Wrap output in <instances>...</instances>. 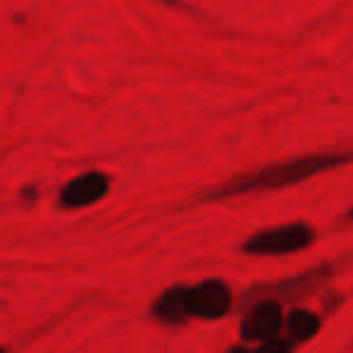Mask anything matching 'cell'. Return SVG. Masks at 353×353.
Returning a JSON list of instances; mask_svg holds the SVG:
<instances>
[{
    "mask_svg": "<svg viewBox=\"0 0 353 353\" xmlns=\"http://www.w3.org/2000/svg\"><path fill=\"white\" fill-rule=\"evenodd\" d=\"M353 162V152L348 150H329V152H310V155L290 157V160L269 162L259 170L242 172L237 176H230L228 182L208 189L199 196L201 203H221L230 199L250 196V194H266L281 192V189L298 187L312 176L327 174L332 170Z\"/></svg>",
    "mask_w": 353,
    "mask_h": 353,
    "instance_id": "obj_1",
    "label": "cell"
},
{
    "mask_svg": "<svg viewBox=\"0 0 353 353\" xmlns=\"http://www.w3.org/2000/svg\"><path fill=\"white\" fill-rule=\"evenodd\" d=\"M314 237L317 232L307 223H283L250 235L240 250L247 256H285L310 250L314 245Z\"/></svg>",
    "mask_w": 353,
    "mask_h": 353,
    "instance_id": "obj_2",
    "label": "cell"
},
{
    "mask_svg": "<svg viewBox=\"0 0 353 353\" xmlns=\"http://www.w3.org/2000/svg\"><path fill=\"white\" fill-rule=\"evenodd\" d=\"M184 310L189 319L216 322L232 310L230 285L221 279H206L184 288Z\"/></svg>",
    "mask_w": 353,
    "mask_h": 353,
    "instance_id": "obj_3",
    "label": "cell"
},
{
    "mask_svg": "<svg viewBox=\"0 0 353 353\" xmlns=\"http://www.w3.org/2000/svg\"><path fill=\"white\" fill-rule=\"evenodd\" d=\"M112 179L109 174L99 170H90L83 174L73 176L63 184L59 194V206L65 211H80V208H90L94 203H99L109 194Z\"/></svg>",
    "mask_w": 353,
    "mask_h": 353,
    "instance_id": "obj_4",
    "label": "cell"
},
{
    "mask_svg": "<svg viewBox=\"0 0 353 353\" xmlns=\"http://www.w3.org/2000/svg\"><path fill=\"white\" fill-rule=\"evenodd\" d=\"M283 307L276 300H261L254 307L247 310V314L240 322V336L250 343L274 341L283 332Z\"/></svg>",
    "mask_w": 353,
    "mask_h": 353,
    "instance_id": "obj_5",
    "label": "cell"
},
{
    "mask_svg": "<svg viewBox=\"0 0 353 353\" xmlns=\"http://www.w3.org/2000/svg\"><path fill=\"white\" fill-rule=\"evenodd\" d=\"M184 288L187 285H172L165 293H160L155 298L150 307L152 319L162 324H170V327H176V324L187 322V310H184Z\"/></svg>",
    "mask_w": 353,
    "mask_h": 353,
    "instance_id": "obj_6",
    "label": "cell"
},
{
    "mask_svg": "<svg viewBox=\"0 0 353 353\" xmlns=\"http://www.w3.org/2000/svg\"><path fill=\"white\" fill-rule=\"evenodd\" d=\"M319 327H322V322H319V317L314 312H310V310H303V307H295L290 310V314L285 317V339L288 341L295 343V348L300 346V343H307L310 339L317 336Z\"/></svg>",
    "mask_w": 353,
    "mask_h": 353,
    "instance_id": "obj_7",
    "label": "cell"
},
{
    "mask_svg": "<svg viewBox=\"0 0 353 353\" xmlns=\"http://www.w3.org/2000/svg\"><path fill=\"white\" fill-rule=\"evenodd\" d=\"M225 353H250V348H245V346H235V348H230V351H225Z\"/></svg>",
    "mask_w": 353,
    "mask_h": 353,
    "instance_id": "obj_8",
    "label": "cell"
},
{
    "mask_svg": "<svg viewBox=\"0 0 353 353\" xmlns=\"http://www.w3.org/2000/svg\"><path fill=\"white\" fill-rule=\"evenodd\" d=\"M346 218H348V221H353V206H351V208H348V213H346Z\"/></svg>",
    "mask_w": 353,
    "mask_h": 353,
    "instance_id": "obj_9",
    "label": "cell"
},
{
    "mask_svg": "<svg viewBox=\"0 0 353 353\" xmlns=\"http://www.w3.org/2000/svg\"><path fill=\"white\" fill-rule=\"evenodd\" d=\"M0 353H8V351H6V348H3V346H0Z\"/></svg>",
    "mask_w": 353,
    "mask_h": 353,
    "instance_id": "obj_10",
    "label": "cell"
}]
</instances>
